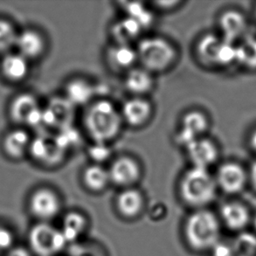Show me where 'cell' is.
Segmentation results:
<instances>
[{"mask_svg":"<svg viewBox=\"0 0 256 256\" xmlns=\"http://www.w3.org/2000/svg\"><path fill=\"white\" fill-rule=\"evenodd\" d=\"M105 62L112 72L125 74L138 65L136 46L112 43L105 51Z\"/></svg>","mask_w":256,"mask_h":256,"instance_id":"20","label":"cell"},{"mask_svg":"<svg viewBox=\"0 0 256 256\" xmlns=\"http://www.w3.org/2000/svg\"><path fill=\"white\" fill-rule=\"evenodd\" d=\"M252 222L254 223V228L256 230V217H253L252 218Z\"/></svg>","mask_w":256,"mask_h":256,"instance_id":"40","label":"cell"},{"mask_svg":"<svg viewBox=\"0 0 256 256\" xmlns=\"http://www.w3.org/2000/svg\"><path fill=\"white\" fill-rule=\"evenodd\" d=\"M119 107L124 124L132 128L144 127L154 114V106L148 97L130 96Z\"/></svg>","mask_w":256,"mask_h":256,"instance_id":"16","label":"cell"},{"mask_svg":"<svg viewBox=\"0 0 256 256\" xmlns=\"http://www.w3.org/2000/svg\"><path fill=\"white\" fill-rule=\"evenodd\" d=\"M225 40L216 34L201 35L194 46V54L198 64L209 70H222V57Z\"/></svg>","mask_w":256,"mask_h":256,"instance_id":"12","label":"cell"},{"mask_svg":"<svg viewBox=\"0 0 256 256\" xmlns=\"http://www.w3.org/2000/svg\"><path fill=\"white\" fill-rule=\"evenodd\" d=\"M86 226L88 222L84 214L78 212H70L63 220L60 231L68 243L74 242L84 234L86 231Z\"/></svg>","mask_w":256,"mask_h":256,"instance_id":"29","label":"cell"},{"mask_svg":"<svg viewBox=\"0 0 256 256\" xmlns=\"http://www.w3.org/2000/svg\"><path fill=\"white\" fill-rule=\"evenodd\" d=\"M66 154L52 133L38 132L32 136L28 156L40 166L51 169L62 163Z\"/></svg>","mask_w":256,"mask_h":256,"instance_id":"7","label":"cell"},{"mask_svg":"<svg viewBox=\"0 0 256 256\" xmlns=\"http://www.w3.org/2000/svg\"><path fill=\"white\" fill-rule=\"evenodd\" d=\"M214 178L218 190L230 196L242 194L250 184L248 170L234 160L220 164Z\"/></svg>","mask_w":256,"mask_h":256,"instance_id":"10","label":"cell"},{"mask_svg":"<svg viewBox=\"0 0 256 256\" xmlns=\"http://www.w3.org/2000/svg\"><path fill=\"white\" fill-rule=\"evenodd\" d=\"M184 150L190 163V166L208 170L217 164L220 156L218 144L208 136L194 140Z\"/></svg>","mask_w":256,"mask_h":256,"instance_id":"15","label":"cell"},{"mask_svg":"<svg viewBox=\"0 0 256 256\" xmlns=\"http://www.w3.org/2000/svg\"><path fill=\"white\" fill-rule=\"evenodd\" d=\"M0 256H1V254H0Z\"/></svg>","mask_w":256,"mask_h":256,"instance_id":"42","label":"cell"},{"mask_svg":"<svg viewBox=\"0 0 256 256\" xmlns=\"http://www.w3.org/2000/svg\"><path fill=\"white\" fill-rule=\"evenodd\" d=\"M48 48V38L38 28L28 26L18 32L14 51L24 56L29 62H32L42 59Z\"/></svg>","mask_w":256,"mask_h":256,"instance_id":"14","label":"cell"},{"mask_svg":"<svg viewBox=\"0 0 256 256\" xmlns=\"http://www.w3.org/2000/svg\"><path fill=\"white\" fill-rule=\"evenodd\" d=\"M62 96L76 108L79 107L85 108L99 98L97 96L96 85L84 76L70 78L64 85Z\"/></svg>","mask_w":256,"mask_h":256,"instance_id":"21","label":"cell"},{"mask_svg":"<svg viewBox=\"0 0 256 256\" xmlns=\"http://www.w3.org/2000/svg\"><path fill=\"white\" fill-rule=\"evenodd\" d=\"M236 46V65L248 72H256V35H246Z\"/></svg>","mask_w":256,"mask_h":256,"instance_id":"27","label":"cell"},{"mask_svg":"<svg viewBox=\"0 0 256 256\" xmlns=\"http://www.w3.org/2000/svg\"><path fill=\"white\" fill-rule=\"evenodd\" d=\"M120 8L124 10V16L132 18L138 23L144 31L155 21L152 8L142 2H121Z\"/></svg>","mask_w":256,"mask_h":256,"instance_id":"28","label":"cell"},{"mask_svg":"<svg viewBox=\"0 0 256 256\" xmlns=\"http://www.w3.org/2000/svg\"><path fill=\"white\" fill-rule=\"evenodd\" d=\"M31 71V62L16 51L0 57V74L4 80L12 84L23 82Z\"/></svg>","mask_w":256,"mask_h":256,"instance_id":"22","label":"cell"},{"mask_svg":"<svg viewBox=\"0 0 256 256\" xmlns=\"http://www.w3.org/2000/svg\"><path fill=\"white\" fill-rule=\"evenodd\" d=\"M211 128L210 118L204 110L192 108L184 112L180 118L176 132V142L184 148L194 140L208 136Z\"/></svg>","mask_w":256,"mask_h":256,"instance_id":"8","label":"cell"},{"mask_svg":"<svg viewBox=\"0 0 256 256\" xmlns=\"http://www.w3.org/2000/svg\"><path fill=\"white\" fill-rule=\"evenodd\" d=\"M32 136L28 128L15 126L4 134L1 150L4 155L12 161H20L28 156Z\"/></svg>","mask_w":256,"mask_h":256,"instance_id":"19","label":"cell"},{"mask_svg":"<svg viewBox=\"0 0 256 256\" xmlns=\"http://www.w3.org/2000/svg\"><path fill=\"white\" fill-rule=\"evenodd\" d=\"M248 146L254 154H256V128L251 132L248 138Z\"/></svg>","mask_w":256,"mask_h":256,"instance_id":"38","label":"cell"},{"mask_svg":"<svg viewBox=\"0 0 256 256\" xmlns=\"http://www.w3.org/2000/svg\"><path fill=\"white\" fill-rule=\"evenodd\" d=\"M4 256H34L31 252V250H29L28 248L26 246H18V245H15V246L9 250L6 254H4Z\"/></svg>","mask_w":256,"mask_h":256,"instance_id":"36","label":"cell"},{"mask_svg":"<svg viewBox=\"0 0 256 256\" xmlns=\"http://www.w3.org/2000/svg\"><path fill=\"white\" fill-rule=\"evenodd\" d=\"M135 46L139 66L154 76L172 70L180 58L176 45L160 35L144 36Z\"/></svg>","mask_w":256,"mask_h":256,"instance_id":"2","label":"cell"},{"mask_svg":"<svg viewBox=\"0 0 256 256\" xmlns=\"http://www.w3.org/2000/svg\"><path fill=\"white\" fill-rule=\"evenodd\" d=\"M76 108L70 104L63 96L52 97L43 106L44 127L56 130L74 125Z\"/></svg>","mask_w":256,"mask_h":256,"instance_id":"13","label":"cell"},{"mask_svg":"<svg viewBox=\"0 0 256 256\" xmlns=\"http://www.w3.org/2000/svg\"><path fill=\"white\" fill-rule=\"evenodd\" d=\"M16 236L9 226L0 223V254H6L16 244Z\"/></svg>","mask_w":256,"mask_h":256,"instance_id":"33","label":"cell"},{"mask_svg":"<svg viewBox=\"0 0 256 256\" xmlns=\"http://www.w3.org/2000/svg\"><path fill=\"white\" fill-rule=\"evenodd\" d=\"M155 84V76L139 65L124 74V86L130 96H148Z\"/></svg>","mask_w":256,"mask_h":256,"instance_id":"23","label":"cell"},{"mask_svg":"<svg viewBox=\"0 0 256 256\" xmlns=\"http://www.w3.org/2000/svg\"><path fill=\"white\" fill-rule=\"evenodd\" d=\"M218 186L208 169L190 166L180 178L178 192L184 204L194 210L206 208L215 200Z\"/></svg>","mask_w":256,"mask_h":256,"instance_id":"4","label":"cell"},{"mask_svg":"<svg viewBox=\"0 0 256 256\" xmlns=\"http://www.w3.org/2000/svg\"><path fill=\"white\" fill-rule=\"evenodd\" d=\"M248 175H250V186L253 187L254 190L256 192V160L250 166Z\"/></svg>","mask_w":256,"mask_h":256,"instance_id":"37","label":"cell"},{"mask_svg":"<svg viewBox=\"0 0 256 256\" xmlns=\"http://www.w3.org/2000/svg\"><path fill=\"white\" fill-rule=\"evenodd\" d=\"M182 1H156L150 3V7L153 10H158V12H172L178 9L180 6L183 4Z\"/></svg>","mask_w":256,"mask_h":256,"instance_id":"34","label":"cell"},{"mask_svg":"<svg viewBox=\"0 0 256 256\" xmlns=\"http://www.w3.org/2000/svg\"><path fill=\"white\" fill-rule=\"evenodd\" d=\"M8 116L15 126L28 128H44L43 106L31 92L18 94L10 100Z\"/></svg>","mask_w":256,"mask_h":256,"instance_id":"5","label":"cell"},{"mask_svg":"<svg viewBox=\"0 0 256 256\" xmlns=\"http://www.w3.org/2000/svg\"><path fill=\"white\" fill-rule=\"evenodd\" d=\"M254 17H256V7H254Z\"/></svg>","mask_w":256,"mask_h":256,"instance_id":"41","label":"cell"},{"mask_svg":"<svg viewBox=\"0 0 256 256\" xmlns=\"http://www.w3.org/2000/svg\"><path fill=\"white\" fill-rule=\"evenodd\" d=\"M113 154L114 150L111 147V144L106 142H92L86 149V155L92 164L102 166H104L108 161H112Z\"/></svg>","mask_w":256,"mask_h":256,"instance_id":"31","label":"cell"},{"mask_svg":"<svg viewBox=\"0 0 256 256\" xmlns=\"http://www.w3.org/2000/svg\"><path fill=\"white\" fill-rule=\"evenodd\" d=\"M218 218L222 225L232 232H242L252 222V214L245 203L239 200L226 201L220 209Z\"/></svg>","mask_w":256,"mask_h":256,"instance_id":"18","label":"cell"},{"mask_svg":"<svg viewBox=\"0 0 256 256\" xmlns=\"http://www.w3.org/2000/svg\"><path fill=\"white\" fill-rule=\"evenodd\" d=\"M18 32L14 21L0 16V57L15 50Z\"/></svg>","mask_w":256,"mask_h":256,"instance_id":"30","label":"cell"},{"mask_svg":"<svg viewBox=\"0 0 256 256\" xmlns=\"http://www.w3.org/2000/svg\"><path fill=\"white\" fill-rule=\"evenodd\" d=\"M184 230L190 248L198 252L211 251L220 242L222 222L208 208L197 209L188 216Z\"/></svg>","mask_w":256,"mask_h":256,"instance_id":"3","label":"cell"},{"mask_svg":"<svg viewBox=\"0 0 256 256\" xmlns=\"http://www.w3.org/2000/svg\"><path fill=\"white\" fill-rule=\"evenodd\" d=\"M218 34L226 42L238 43L248 34V20L246 15L238 9H226L218 15Z\"/></svg>","mask_w":256,"mask_h":256,"instance_id":"17","label":"cell"},{"mask_svg":"<svg viewBox=\"0 0 256 256\" xmlns=\"http://www.w3.org/2000/svg\"><path fill=\"white\" fill-rule=\"evenodd\" d=\"M74 256H99L97 253H94L90 250H80L78 253H76Z\"/></svg>","mask_w":256,"mask_h":256,"instance_id":"39","label":"cell"},{"mask_svg":"<svg viewBox=\"0 0 256 256\" xmlns=\"http://www.w3.org/2000/svg\"><path fill=\"white\" fill-rule=\"evenodd\" d=\"M112 43L133 45L142 38L144 30L141 26L132 18L124 16L114 21L110 26Z\"/></svg>","mask_w":256,"mask_h":256,"instance_id":"24","label":"cell"},{"mask_svg":"<svg viewBox=\"0 0 256 256\" xmlns=\"http://www.w3.org/2000/svg\"><path fill=\"white\" fill-rule=\"evenodd\" d=\"M214 256H236L232 245L220 242L211 250Z\"/></svg>","mask_w":256,"mask_h":256,"instance_id":"35","label":"cell"},{"mask_svg":"<svg viewBox=\"0 0 256 256\" xmlns=\"http://www.w3.org/2000/svg\"><path fill=\"white\" fill-rule=\"evenodd\" d=\"M29 212L38 222H48L56 218L62 210V200L56 190L49 186H40L28 198Z\"/></svg>","mask_w":256,"mask_h":256,"instance_id":"9","label":"cell"},{"mask_svg":"<svg viewBox=\"0 0 256 256\" xmlns=\"http://www.w3.org/2000/svg\"><path fill=\"white\" fill-rule=\"evenodd\" d=\"M82 127L91 142L111 144L124 128L120 107L112 100L99 97L84 108Z\"/></svg>","mask_w":256,"mask_h":256,"instance_id":"1","label":"cell"},{"mask_svg":"<svg viewBox=\"0 0 256 256\" xmlns=\"http://www.w3.org/2000/svg\"><path fill=\"white\" fill-rule=\"evenodd\" d=\"M118 212L126 218H136L144 206V197L136 187L122 189L116 200Z\"/></svg>","mask_w":256,"mask_h":256,"instance_id":"25","label":"cell"},{"mask_svg":"<svg viewBox=\"0 0 256 256\" xmlns=\"http://www.w3.org/2000/svg\"><path fill=\"white\" fill-rule=\"evenodd\" d=\"M232 246L236 256H256V236L245 231L240 232Z\"/></svg>","mask_w":256,"mask_h":256,"instance_id":"32","label":"cell"},{"mask_svg":"<svg viewBox=\"0 0 256 256\" xmlns=\"http://www.w3.org/2000/svg\"><path fill=\"white\" fill-rule=\"evenodd\" d=\"M28 248L34 256H56L62 252L68 242L60 229L48 222H38L28 232Z\"/></svg>","mask_w":256,"mask_h":256,"instance_id":"6","label":"cell"},{"mask_svg":"<svg viewBox=\"0 0 256 256\" xmlns=\"http://www.w3.org/2000/svg\"><path fill=\"white\" fill-rule=\"evenodd\" d=\"M82 180L86 189L92 192H100L111 184L108 167L96 164H90L84 168Z\"/></svg>","mask_w":256,"mask_h":256,"instance_id":"26","label":"cell"},{"mask_svg":"<svg viewBox=\"0 0 256 256\" xmlns=\"http://www.w3.org/2000/svg\"><path fill=\"white\" fill-rule=\"evenodd\" d=\"M108 170L111 184L121 189L136 187L142 176V167L138 160L130 155L116 156Z\"/></svg>","mask_w":256,"mask_h":256,"instance_id":"11","label":"cell"}]
</instances>
